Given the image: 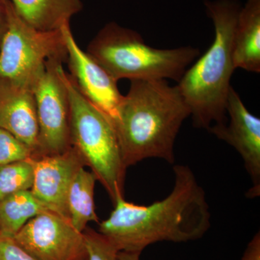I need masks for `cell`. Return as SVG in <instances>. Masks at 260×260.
<instances>
[{
    "mask_svg": "<svg viewBox=\"0 0 260 260\" xmlns=\"http://www.w3.org/2000/svg\"><path fill=\"white\" fill-rule=\"evenodd\" d=\"M172 191L148 205L116 200L109 218L99 223V232L119 251L140 252L161 242L198 240L208 232L211 214L203 186L186 165H176Z\"/></svg>",
    "mask_w": 260,
    "mask_h": 260,
    "instance_id": "1",
    "label": "cell"
},
{
    "mask_svg": "<svg viewBox=\"0 0 260 260\" xmlns=\"http://www.w3.org/2000/svg\"><path fill=\"white\" fill-rule=\"evenodd\" d=\"M112 119L126 168L148 158L175 161L174 144L190 110L167 80H130Z\"/></svg>",
    "mask_w": 260,
    "mask_h": 260,
    "instance_id": "2",
    "label": "cell"
},
{
    "mask_svg": "<svg viewBox=\"0 0 260 260\" xmlns=\"http://www.w3.org/2000/svg\"><path fill=\"white\" fill-rule=\"evenodd\" d=\"M208 16L213 20L215 39L208 50L186 70L178 83L187 104L193 125L209 129L226 123L228 95L235 70L233 39L242 7L235 0H205Z\"/></svg>",
    "mask_w": 260,
    "mask_h": 260,
    "instance_id": "3",
    "label": "cell"
},
{
    "mask_svg": "<svg viewBox=\"0 0 260 260\" xmlns=\"http://www.w3.org/2000/svg\"><path fill=\"white\" fill-rule=\"evenodd\" d=\"M86 52L113 78L168 80L179 83L188 67L200 56L199 49L183 47L155 49L140 34L110 22L89 43Z\"/></svg>",
    "mask_w": 260,
    "mask_h": 260,
    "instance_id": "4",
    "label": "cell"
},
{
    "mask_svg": "<svg viewBox=\"0 0 260 260\" xmlns=\"http://www.w3.org/2000/svg\"><path fill=\"white\" fill-rule=\"evenodd\" d=\"M70 104V143L105 188L113 205L124 198L127 168L112 119L80 93L63 71Z\"/></svg>",
    "mask_w": 260,
    "mask_h": 260,
    "instance_id": "5",
    "label": "cell"
},
{
    "mask_svg": "<svg viewBox=\"0 0 260 260\" xmlns=\"http://www.w3.org/2000/svg\"><path fill=\"white\" fill-rule=\"evenodd\" d=\"M8 23L0 42V80L32 89L50 59L67 61L61 29L40 30L19 16L7 0Z\"/></svg>",
    "mask_w": 260,
    "mask_h": 260,
    "instance_id": "6",
    "label": "cell"
},
{
    "mask_svg": "<svg viewBox=\"0 0 260 260\" xmlns=\"http://www.w3.org/2000/svg\"><path fill=\"white\" fill-rule=\"evenodd\" d=\"M62 63L59 59L48 61L32 87L39 129L34 158L61 153L71 147L70 104Z\"/></svg>",
    "mask_w": 260,
    "mask_h": 260,
    "instance_id": "7",
    "label": "cell"
},
{
    "mask_svg": "<svg viewBox=\"0 0 260 260\" xmlns=\"http://www.w3.org/2000/svg\"><path fill=\"white\" fill-rule=\"evenodd\" d=\"M13 239L39 260H88L83 233L54 212L30 219Z\"/></svg>",
    "mask_w": 260,
    "mask_h": 260,
    "instance_id": "8",
    "label": "cell"
},
{
    "mask_svg": "<svg viewBox=\"0 0 260 260\" xmlns=\"http://www.w3.org/2000/svg\"><path fill=\"white\" fill-rule=\"evenodd\" d=\"M67 49L70 78L80 93L111 119L117 113L122 100L117 83L109 73L79 47L70 24L60 28Z\"/></svg>",
    "mask_w": 260,
    "mask_h": 260,
    "instance_id": "9",
    "label": "cell"
},
{
    "mask_svg": "<svg viewBox=\"0 0 260 260\" xmlns=\"http://www.w3.org/2000/svg\"><path fill=\"white\" fill-rule=\"evenodd\" d=\"M226 112L229 125L214 124L208 131L219 140L230 145L239 153L252 186L246 193L253 199L260 195V119L246 109L239 94L231 87L228 95Z\"/></svg>",
    "mask_w": 260,
    "mask_h": 260,
    "instance_id": "10",
    "label": "cell"
},
{
    "mask_svg": "<svg viewBox=\"0 0 260 260\" xmlns=\"http://www.w3.org/2000/svg\"><path fill=\"white\" fill-rule=\"evenodd\" d=\"M31 192L51 211L68 217V194L75 176L85 164L73 147L61 153L34 158Z\"/></svg>",
    "mask_w": 260,
    "mask_h": 260,
    "instance_id": "11",
    "label": "cell"
},
{
    "mask_svg": "<svg viewBox=\"0 0 260 260\" xmlns=\"http://www.w3.org/2000/svg\"><path fill=\"white\" fill-rule=\"evenodd\" d=\"M0 128L37 151L39 123L32 89L0 80Z\"/></svg>",
    "mask_w": 260,
    "mask_h": 260,
    "instance_id": "12",
    "label": "cell"
},
{
    "mask_svg": "<svg viewBox=\"0 0 260 260\" xmlns=\"http://www.w3.org/2000/svg\"><path fill=\"white\" fill-rule=\"evenodd\" d=\"M235 69L260 72V0H248L238 14L233 39Z\"/></svg>",
    "mask_w": 260,
    "mask_h": 260,
    "instance_id": "13",
    "label": "cell"
},
{
    "mask_svg": "<svg viewBox=\"0 0 260 260\" xmlns=\"http://www.w3.org/2000/svg\"><path fill=\"white\" fill-rule=\"evenodd\" d=\"M19 16L40 30H59L82 11L81 0H10Z\"/></svg>",
    "mask_w": 260,
    "mask_h": 260,
    "instance_id": "14",
    "label": "cell"
},
{
    "mask_svg": "<svg viewBox=\"0 0 260 260\" xmlns=\"http://www.w3.org/2000/svg\"><path fill=\"white\" fill-rule=\"evenodd\" d=\"M97 178L92 172L80 168L70 186L68 194V217L70 223L83 233L90 222L99 223L95 212L94 189Z\"/></svg>",
    "mask_w": 260,
    "mask_h": 260,
    "instance_id": "15",
    "label": "cell"
},
{
    "mask_svg": "<svg viewBox=\"0 0 260 260\" xmlns=\"http://www.w3.org/2000/svg\"><path fill=\"white\" fill-rule=\"evenodd\" d=\"M47 211L51 210L30 190L19 191L0 200V237L13 239L30 219Z\"/></svg>",
    "mask_w": 260,
    "mask_h": 260,
    "instance_id": "16",
    "label": "cell"
},
{
    "mask_svg": "<svg viewBox=\"0 0 260 260\" xmlns=\"http://www.w3.org/2000/svg\"><path fill=\"white\" fill-rule=\"evenodd\" d=\"M34 159L0 165V200L19 191L30 190L34 182Z\"/></svg>",
    "mask_w": 260,
    "mask_h": 260,
    "instance_id": "17",
    "label": "cell"
},
{
    "mask_svg": "<svg viewBox=\"0 0 260 260\" xmlns=\"http://www.w3.org/2000/svg\"><path fill=\"white\" fill-rule=\"evenodd\" d=\"M83 234L88 260H121L119 251L101 233L86 228Z\"/></svg>",
    "mask_w": 260,
    "mask_h": 260,
    "instance_id": "18",
    "label": "cell"
},
{
    "mask_svg": "<svg viewBox=\"0 0 260 260\" xmlns=\"http://www.w3.org/2000/svg\"><path fill=\"white\" fill-rule=\"evenodd\" d=\"M32 157L30 147L3 128H0V165L11 164Z\"/></svg>",
    "mask_w": 260,
    "mask_h": 260,
    "instance_id": "19",
    "label": "cell"
},
{
    "mask_svg": "<svg viewBox=\"0 0 260 260\" xmlns=\"http://www.w3.org/2000/svg\"><path fill=\"white\" fill-rule=\"evenodd\" d=\"M0 260H39L18 245L12 238L0 237Z\"/></svg>",
    "mask_w": 260,
    "mask_h": 260,
    "instance_id": "20",
    "label": "cell"
},
{
    "mask_svg": "<svg viewBox=\"0 0 260 260\" xmlns=\"http://www.w3.org/2000/svg\"><path fill=\"white\" fill-rule=\"evenodd\" d=\"M240 260H260V232H256L248 243Z\"/></svg>",
    "mask_w": 260,
    "mask_h": 260,
    "instance_id": "21",
    "label": "cell"
},
{
    "mask_svg": "<svg viewBox=\"0 0 260 260\" xmlns=\"http://www.w3.org/2000/svg\"><path fill=\"white\" fill-rule=\"evenodd\" d=\"M7 23H8L7 0H0V42L6 30Z\"/></svg>",
    "mask_w": 260,
    "mask_h": 260,
    "instance_id": "22",
    "label": "cell"
},
{
    "mask_svg": "<svg viewBox=\"0 0 260 260\" xmlns=\"http://www.w3.org/2000/svg\"><path fill=\"white\" fill-rule=\"evenodd\" d=\"M140 252H128L119 251V256L121 260H140Z\"/></svg>",
    "mask_w": 260,
    "mask_h": 260,
    "instance_id": "23",
    "label": "cell"
}]
</instances>
